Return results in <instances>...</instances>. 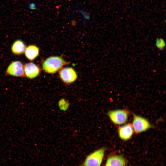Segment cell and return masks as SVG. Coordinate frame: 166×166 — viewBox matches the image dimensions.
Masks as SVG:
<instances>
[{
	"mask_svg": "<svg viewBox=\"0 0 166 166\" xmlns=\"http://www.w3.org/2000/svg\"><path fill=\"white\" fill-rule=\"evenodd\" d=\"M68 64L62 57L52 56L46 59L42 64L43 70L49 73H54L61 69L62 67Z\"/></svg>",
	"mask_w": 166,
	"mask_h": 166,
	"instance_id": "6da1fadb",
	"label": "cell"
},
{
	"mask_svg": "<svg viewBox=\"0 0 166 166\" xmlns=\"http://www.w3.org/2000/svg\"><path fill=\"white\" fill-rule=\"evenodd\" d=\"M105 148L97 149L89 154L81 164V166H100L102 162Z\"/></svg>",
	"mask_w": 166,
	"mask_h": 166,
	"instance_id": "7a4b0ae2",
	"label": "cell"
},
{
	"mask_svg": "<svg viewBox=\"0 0 166 166\" xmlns=\"http://www.w3.org/2000/svg\"><path fill=\"white\" fill-rule=\"evenodd\" d=\"M132 125L134 133L138 134L144 132L152 127V126L146 118L135 114H133Z\"/></svg>",
	"mask_w": 166,
	"mask_h": 166,
	"instance_id": "3957f363",
	"label": "cell"
},
{
	"mask_svg": "<svg viewBox=\"0 0 166 166\" xmlns=\"http://www.w3.org/2000/svg\"><path fill=\"white\" fill-rule=\"evenodd\" d=\"M129 111L126 109H117L109 111L107 115L114 124L121 125L126 123L128 120Z\"/></svg>",
	"mask_w": 166,
	"mask_h": 166,
	"instance_id": "277c9868",
	"label": "cell"
},
{
	"mask_svg": "<svg viewBox=\"0 0 166 166\" xmlns=\"http://www.w3.org/2000/svg\"><path fill=\"white\" fill-rule=\"evenodd\" d=\"M60 79L65 84H70L74 82L77 78V75L75 70L72 68L65 67L60 71Z\"/></svg>",
	"mask_w": 166,
	"mask_h": 166,
	"instance_id": "5b68a950",
	"label": "cell"
},
{
	"mask_svg": "<svg viewBox=\"0 0 166 166\" xmlns=\"http://www.w3.org/2000/svg\"><path fill=\"white\" fill-rule=\"evenodd\" d=\"M6 73L9 75L16 77L24 76L23 65L19 61H16L11 63L8 67Z\"/></svg>",
	"mask_w": 166,
	"mask_h": 166,
	"instance_id": "8992f818",
	"label": "cell"
},
{
	"mask_svg": "<svg viewBox=\"0 0 166 166\" xmlns=\"http://www.w3.org/2000/svg\"><path fill=\"white\" fill-rule=\"evenodd\" d=\"M134 133L132 124L130 123H127L121 126L118 129V133L119 138L124 141L130 139Z\"/></svg>",
	"mask_w": 166,
	"mask_h": 166,
	"instance_id": "52a82bcc",
	"label": "cell"
},
{
	"mask_svg": "<svg viewBox=\"0 0 166 166\" xmlns=\"http://www.w3.org/2000/svg\"><path fill=\"white\" fill-rule=\"evenodd\" d=\"M24 72L28 78L33 79L38 76L40 73L39 67L34 63L30 62L24 66Z\"/></svg>",
	"mask_w": 166,
	"mask_h": 166,
	"instance_id": "ba28073f",
	"label": "cell"
},
{
	"mask_svg": "<svg viewBox=\"0 0 166 166\" xmlns=\"http://www.w3.org/2000/svg\"><path fill=\"white\" fill-rule=\"evenodd\" d=\"M126 161L122 155H113L109 156L105 166H124Z\"/></svg>",
	"mask_w": 166,
	"mask_h": 166,
	"instance_id": "9c48e42d",
	"label": "cell"
},
{
	"mask_svg": "<svg viewBox=\"0 0 166 166\" xmlns=\"http://www.w3.org/2000/svg\"><path fill=\"white\" fill-rule=\"evenodd\" d=\"M25 52L26 57L29 60L32 61L38 56L39 53V49L37 46L31 45L26 48Z\"/></svg>",
	"mask_w": 166,
	"mask_h": 166,
	"instance_id": "30bf717a",
	"label": "cell"
},
{
	"mask_svg": "<svg viewBox=\"0 0 166 166\" xmlns=\"http://www.w3.org/2000/svg\"><path fill=\"white\" fill-rule=\"evenodd\" d=\"M26 48V46L22 41L17 40L15 41L12 45L11 50L14 54L19 55L24 53Z\"/></svg>",
	"mask_w": 166,
	"mask_h": 166,
	"instance_id": "8fae6325",
	"label": "cell"
},
{
	"mask_svg": "<svg viewBox=\"0 0 166 166\" xmlns=\"http://www.w3.org/2000/svg\"><path fill=\"white\" fill-rule=\"evenodd\" d=\"M155 45L156 47L160 50H164L165 47V43L164 40L161 38L156 39V40Z\"/></svg>",
	"mask_w": 166,
	"mask_h": 166,
	"instance_id": "7c38bea8",
	"label": "cell"
},
{
	"mask_svg": "<svg viewBox=\"0 0 166 166\" xmlns=\"http://www.w3.org/2000/svg\"><path fill=\"white\" fill-rule=\"evenodd\" d=\"M76 12L81 13L83 15L85 20L90 19V15L87 12L81 10H77Z\"/></svg>",
	"mask_w": 166,
	"mask_h": 166,
	"instance_id": "4fadbf2b",
	"label": "cell"
},
{
	"mask_svg": "<svg viewBox=\"0 0 166 166\" xmlns=\"http://www.w3.org/2000/svg\"><path fill=\"white\" fill-rule=\"evenodd\" d=\"M28 8L31 10H36L37 9V6L36 3L33 2L29 3L27 5Z\"/></svg>",
	"mask_w": 166,
	"mask_h": 166,
	"instance_id": "5bb4252c",
	"label": "cell"
}]
</instances>
